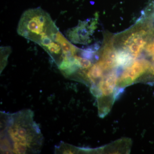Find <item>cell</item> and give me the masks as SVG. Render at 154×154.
<instances>
[{
    "label": "cell",
    "instance_id": "cell-12",
    "mask_svg": "<svg viewBox=\"0 0 154 154\" xmlns=\"http://www.w3.org/2000/svg\"><path fill=\"white\" fill-rule=\"evenodd\" d=\"M153 15L154 17V15Z\"/></svg>",
    "mask_w": 154,
    "mask_h": 154
},
{
    "label": "cell",
    "instance_id": "cell-6",
    "mask_svg": "<svg viewBox=\"0 0 154 154\" xmlns=\"http://www.w3.org/2000/svg\"><path fill=\"white\" fill-rule=\"evenodd\" d=\"M73 58L75 64L80 69H88L93 65L90 60L82 56H79L75 54Z\"/></svg>",
    "mask_w": 154,
    "mask_h": 154
},
{
    "label": "cell",
    "instance_id": "cell-1",
    "mask_svg": "<svg viewBox=\"0 0 154 154\" xmlns=\"http://www.w3.org/2000/svg\"><path fill=\"white\" fill-rule=\"evenodd\" d=\"M2 122L1 151L4 153H36L41 149L43 137L30 110L6 114Z\"/></svg>",
    "mask_w": 154,
    "mask_h": 154
},
{
    "label": "cell",
    "instance_id": "cell-2",
    "mask_svg": "<svg viewBox=\"0 0 154 154\" xmlns=\"http://www.w3.org/2000/svg\"><path fill=\"white\" fill-rule=\"evenodd\" d=\"M59 31L49 14L40 8L25 11L17 28L19 35L38 45L45 38H54Z\"/></svg>",
    "mask_w": 154,
    "mask_h": 154
},
{
    "label": "cell",
    "instance_id": "cell-3",
    "mask_svg": "<svg viewBox=\"0 0 154 154\" xmlns=\"http://www.w3.org/2000/svg\"><path fill=\"white\" fill-rule=\"evenodd\" d=\"M95 21L88 20L80 22L76 27L68 30V38L73 43L86 44L95 29Z\"/></svg>",
    "mask_w": 154,
    "mask_h": 154
},
{
    "label": "cell",
    "instance_id": "cell-9",
    "mask_svg": "<svg viewBox=\"0 0 154 154\" xmlns=\"http://www.w3.org/2000/svg\"><path fill=\"white\" fill-rule=\"evenodd\" d=\"M91 91L92 94L97 98H101L103 96V94L100 88L96 84H92Z\"/></svg>",
    "mask_w": 154,
    "mask_h": 154
},
{
    "label": "cell",
    "instance_id": "cell-7",
    "mask_svg": "<svg viewBox=\"0 0 154 154\" xmlns=\"http://www.w3.org/2000/svg\"><path fill=\"white\" fill-rule=\"evenodd\" d=\"M11 52L10 46L1 47V70L3 71L8 63V58Z\"/></svg>",
    "mask_w": 154,
    "mask_h": 154
},
{
    "label": "cell",
    "instance_id": "cell-4",
    "mask_svg": "<svg viewBox=\"0 0 154 154\" xmlns=\"http://www.w3.org/2000/svg\"><path fill=\"white\" fill-rule=\"evenodd\" d=\"M117 50L113 46V42L106 43L102 49L101 58L98 62L104 70H109L115 68Z\"/></svg>",
    "mask_w": 154,
    "mask_h": 154
},
{
    "label": "cell",
    "instance_id": "cell-10",
    "mask_svg": "<svg viewBox=\"0 0 154 154\" xmlns=\"http://www.w3.org/2000/svg\"><path fill=\"white\" fill-rule=\"evenodd\" d=\"M125 88L122 87L115 88L113 92V98L114 101L118 100L119 98H120V96L123 94Z\"/></svg>",
    "mask_w": 154,
    "mask_h": 154
},
{
    "label": "cell",
    "instance_id": "cell-5",
    "mask_svg": "<svg viewBox=\"0 0 154 154\" xmlns=\"http://www.w3.org/2000/svg\"><path fill=\"white\" fill-rule=\"evenodd\" d=\"M104 72L105 71L102 66L97 62L88 69V71L84 72V74L87 79L91 81L92 84H95L96 80L103 77Z\"/></svg>",
    "mask_w": 154,
    "mask_h": 154
},
{
    "label": "cell",
    "instance_id": "cell-11",
    "mask_svg": "<svg viewBox=\"0 0 154 154\" xmlns=\"http://www.w3.org/2000/svg\"><path fill=\"white\" fill-rule=\"evenodd\" d=\"M149 70L151 73L154 75V61H153L152 63H151L150 66L149 68Z\"/></svg>",
    "mask_w": 154,
    "mask_h": 154
},
{
    "label": "cell",
    "instance_id": "cell-8",
    "mask_svg": "<svg viewBox=\"0 0 154 154\" xmlns=\"http://www.w3.org/2000/svg\"><path fill=\"white\" fill-rule=\"evenodd\" d=\"M98 86L102 91L103 96H110L114 92V89L110 88V86L105 82V80L102 78L101 79V81L99 82Z\"/></svg>",
    "mask_w": 154,
    "mask_h": 154
}]
</instances>
